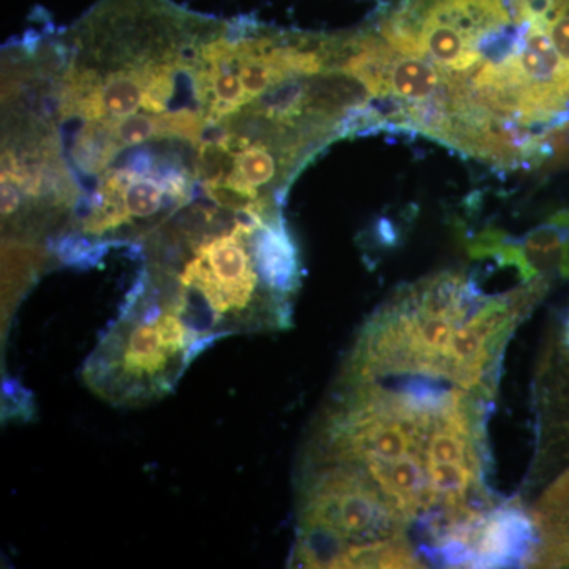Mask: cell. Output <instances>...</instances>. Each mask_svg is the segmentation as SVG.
<instances>
[{"label": "cell", "mask_w": 569, "mask_h": 569, "mask_svg": "<svg viewBox=\"0 0 569 569\" xmlns=\"http://www.w3.org/2000/svg\"><path fill=\"white\" fill-rule=\"evenodd\" d=\"M565 342H567V347L569 350V320H568V325H567V335H565Z\"/></svg>", "instance_id": "5"}, {"label": "cell", "mask_w": 569, "mask_h": 569, "mask_svg": "<svg viewBox=\"0 0 569 569\" xmlns=\"http://www.w3.org/2000/svg\"><path fill=\"white\" fill-rule=\"evenodd\" d=\"M437 67V63L429 59L400 54L392 48L387 63L385 92L381 97H396L410 104L449 103V78Z\"/></svg>", "instance_id": "4"}, {"label": "cell", "mask_w": 569, "mask_h": 569, "mask_svg": "<svg viewBox=\"0 0 569 569\" xmlns=\"http://www.w3.org/2000/svg\"><path fill=\"white\" fill-rule=\"evenodd\" d=\"M299 498L295 563L340 568L348 550L403 538L406 523L353 463L313 460Z\"/></svg>", "instance_id": "1"}, {"label": "cell", "mask_w": 569, "mask_h": 569, "mask_svg": "<svg viewBox=\"0 0 569 569\" xmlns=\"http://www.w3.org/2000/svg\"><path fill=\"white\" fill-rule=\"evenodd\" d=\"M541 546L537 523L522 508L508 505L493 509L475 533L473 568H515L535 563Z\"/></svg>", "instance_id": "2"}, {"label": "cell", "mask_w": 569, "mask_h": 569, "mask_svg": "<svg viewBox=\"0 0 569 569\" xmlns=\"http://www.w3.org/2000/svg\"><path fill=\"white\" fill-rule=\"evenodd\" d=\"M254 257L266 283L290 301L301 282L298 246L279 212L254 228Z\"/></svg>", "instance_id": "3"}]
</instances>
